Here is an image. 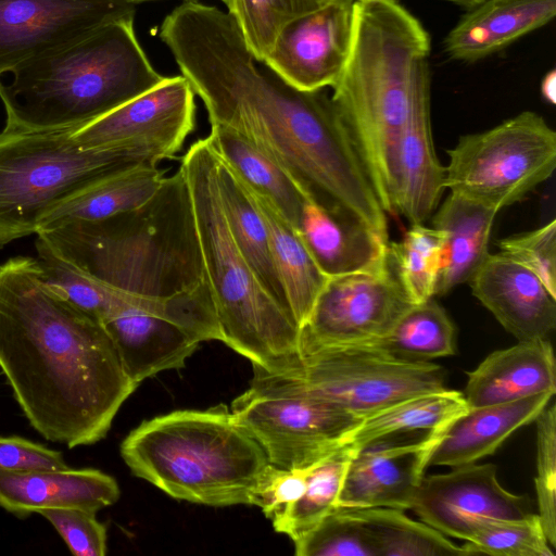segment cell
<instances>
[{
  "label": "cell",
  "instance_id": "cell-1",
  "mask_svg": "<svg viewBox=\"0 0 556 556\" xmlns=\"http://www.w3.org/2000/svg\"><path fill=\"white\" fill-rule=\"evenodd\" d=\"M159 36L210 125L250 140L316 204L389 239L386 212L325 89L300 90L256 60L235 18L214 5L182 1Z\"/></svg>",
  "mask_w": 556,
  "mask_h": 556
},
{
  "label": "cell",
  "instance_id": "cell-2",
  "mask_svg": "<svg viewBox=\"0 0 556 556\" xmlns=\"http://www.w3.org/2000/svg\"><path fill=\"white\" fill-rule=\"evenodd\" d=\"M0 368L30 425L70 448L102 440L138 387L103 325L49 289L27 256L0 265Z\"/></svg>",
  "mask_w": 556,
  "mask_h": 556
},
{
  "label": "cell",
  "instance_id": "cell-3",
  "mask_svg": "<svg viewBox=\"0 0 556 556\" xmlns=\"http://www.w3.org/2000/svg\"><path fill=\"white\" fill-rule=\"evenodd\" d=\"M430 38L397 0H355L349 56L332 104L386 213L396 214L400 141Z\"/></svg>",
  "mask_w": 556,
  "mask_h": 556
},
{
  "label": "cell",
  "instance_id": "cell-4",
  "mask_svg": "<svg viewBox=\"0 0 556 556\" xmlns=\"http://www.w3.org/2000/svg\"><path fill=\"white\" fill-rule=\"evenodd\" d=\"M37 236L81 271L127 294L160 301L212 296L180 167L136 210Z\"/></svg>",
  "mask_w": 556,
  "mask_h": 556
},
{
  "label": "cell",
  "instance_id": "cell-5",
  "mask_svg": "<svg viewBox=\"0 0 556 556\" xmlns=\"http://www.w3.org/2000/svg\"><path fill=\"white\" fill-rule=\"evenodd\" d=\"M134 18L103 24L0 78L5 127L75 130L161 84L166 76L141 48Z\"/></svg>",
  "mask_w": 556,
  "mask_h": 556
},
{
  "label": "cell",
  "instance_id": "cell-6",
  "mask_svg": "<svg viewBox=\"0 0 556 556\" xmlns=\"http://www.w3.org/2000/svg\"><path fill=\"white\" fill-rule=\"evenodd\" d=\"M121 455L134 475L169 496L210 506L250 505L268 465L224 404L143 421L124 439Z\"/></svg>",
  "mask_w": 556,
  "mask_h": 556
},
{
  "label": "cell",
  "instance_id": "cell-7",
  "mask_svg": "<svg viewBox=\"0 0 556 556\" xmlns=\"http://www.w3.org/2000/svg\"><path fill=\"white\" fill-rule=\"evenodd\" d=\"M186 177L206 279L222 342L268 372H282L299 358L300 328L290 311L260 283L227 225L208 137L194 141L179 166Z\"/></svg>",
  "mask_w": 556,
  "mask_h": 556
},
{
  "label": "cell",
  "instance_id": "cell-8",
  "mask_svg": "<svg viewBox=\"0 0 556 556\" xmlns=\"http://www.w3.org/2000/svg\"><path fill=\"white\" fill-rule=\"evenodd\" d=\"M72 129L0 131V249L37 233L43 214L75 190L114 170L162 155L140 144L83 148Z\"/></svg>",
  "mask_w": 556,
  "mask_h": 556
},
{
  "label": "cell",
  "instance_id": "cell-9",
  "mask_svg": "<svg viewBox=\"0 0 556 556\" xmlns=\"http://www.w3.org/2000/svg\"><path fill=\"white\" fill-rule=\"evenodd\" d=\"M445 188L496 211L521 201L556 167V132L535 112L459 137L447 150Z\"/></svg>",
  "mask_w": 556,
  "mask_h": 556
},
{
  "label": "cell",
  "instance_id": "cell-10",
  "mask_svg": "<svg viewBox=\"0 0 556 556\" xmlns=\"http://www.w3.org/2000/svg\"><path fill=\"white\" fill-rule=\"evenodd\" d=\"M263 371L286 387L362 418L409 397L446 389L441 366L402 359L367 345L302 351L289 370Z\"/></svg>",
  "mask_w": 556,
  "mask_h": 556
},
{
  "label": "cell",
  "instance_id": "cell-11",
  "mask_svg": "<svg viewBox=\"0 0 556 556\" xmlns=\"http://www.w3.org/2000/svg\"><path fill=\"white\" fill-rule=\"evenodd\" d=\"M253 369L250 388L232 402L230 410L275 467L296 469L315 464L342 447L346 435L364 419Z\"/></svg>",
  "mask_w": 556,
  "mask_h": 556
},
{
  "label": "cell",
  "instance_id": "cell-12",
  "mask_svg": "<svg viewBox=\"0 0 556 556\" xmlns=\"http://www.w3.org/2000/svg\"><path fill=\"white\" fill-rule=\"evenodd\" d=\"M414 305L390 257L378 268L331 277L300 328L299 353L377 341Z\"/></svg>",
  "mask_w": 556,
  "mask_h": 556
},
{
  "label": "cell",
  "instance_id": "cell-13",
  "mask_svg": "<svg viewBox=\"0 0 556 556\" xmlns=\"http://www.w3.org/2000/svg\"><path fill=\"white\" fill-rule=\"evenodd\" d=\"M194 96L182 75L166 76L153 89L75 129L72 138L83 148L140 144L173 159L194 130Z\"/></svg>",
  "mask_w": 556,
  "mask_h": 556
},
{
  "label": "cell",
  "instance_id": "cell-14",
  "mask_svg": "<svg viewBox=\"0 0 556 556\" xmlns=\"http://www.w3.org/2000/svg\"><path fill=\"white\" fill-rule=\"evenodd\" d=\"M126 0H0V77L112 21L135 17Z\"/></svg>",
  "mask_w": 556,
  "mask_h": 556
},
{
  "label": "cell",
  "instance_id": "cell-15",
  "mask_svg": "<svg viewBox=\"0 0 556 556\" xmlns=\"http://www.w3.org/2000/svg\"><path fill=\"white\" fill-rule=\"evenodd\" d=\"M447 425L417 437H384L355 450L337 507L412 509L431 454Z\"/></svg>",
  "mask_w": 556,
  "mask_h": 556
},
{
  "label": "cell",
  "instance_id": "cell-16",
  "mask_svg": "<svg viewBox=\"0 0 556 556\" xmlns=\"http://www.w3.org/2000/svg\"><path fill=\"white\" fill-rule=\"evenodd\" d=\"M412 509L422 522L463 541L484 518L520 519L531 514L526 497L502 486L493 464L477 463L424 477Z\"/></svg>",
  "mask_w": 556,
  "mask_h": 556
},
{
  "label": "cell",
  "instance_id": "cell-17",
  "mask_svg": "<svg viewBox=\"0 0 556 556\" xmlns=\"http://www.w3.org/2000/svg\"><path fill=\"white\" fill-rule=\"evenodd\" d=\"M352 4L329 1L289 21L262 62L300 90L332 88L350 52Z\"/></svg>",
  "mask_w": 556,
  "mask_h": 556
},
{
  "label": "cell",
  "instance_id": "cell-18",
  "mask_svg": "<svg viewBox=\"0 0 556 556\" xmlns=\"http://www.w3.org/2000/svg\"><path fill=\"white\" fill-rule=\"evenodd\" d=\"M468 282L472 294L518 341L546 339L554 331L556 299L505 253H488Z\"/></svg>",
  "mask_w": 556,
  "mask_h": 556
},
{
  "label": "cell",
  "instance_id": "cell-19",
  "mask_svg": "<svg viewBox=\"0 0 556 556\" xmlns=\"http://www.w3.org/2000/svg\"><path fill=\"white\" fill-rule=\"evenodd\" d=\"M429 87L426 62L416 78L397 156L396 214L410 224L428 219L445 189V167L435 155L432 140Z\"/></svg>",
  "mask_w": 556,
  "mask_h": 556
},
{
  "label": "cell",
  "instance_id": "cell-20",
  "mask_svg": "<svg viewBox=\"0 0 556 556\" xmlns=\"http://www.w3.org/2000/svg\"><path fill=\"white\" fill-rule=\"evenodd\" d=\"M119 494L116 480L93 468L0 470V506L20 518L45 508L97 513Z\"/></svg>",
  "mask_w": 556,
  "mask_h": 556
},
{
  "label": "cell",
  "instance_id": "cell-21",
  "mask_svg": "<svg viewBox=\"0 0 556 556\" xmlns=\"http://www.w3.org/2000/svg\"><path fill=\"white\" fill-rule=\"evenodd\" d=\"M464 397L469 408L556 392L555 356L546 339L518 341L489 354L468 374Z\"/></svg>",
  "mask_w": 556,
  "mask_h": 556
},
{
  "label": "cell",
  "instance_id": "cell-22",
  "mask_svg": "<svg viewBox=\"0 0 556 556\" xmlns=\"http://www.w3.org/2000/svg\"><path fill=\"white\" fill-rule=\"evenodd\" d=\"M318 268L328 277L369 270L389 260V240L364 224L337 216L312 200L296 228Z\"/></svg>",
  "mask_w": 556,
  "mask_h": 556
},
{
  "label": "cell",
  "instance_id": "cell-23",
  "mask_svg": "<svg viewBox=\"0 0 556 556\" xmlns=\"http://www.w3.org/2000/svg\"><path fill=\"white\" fill-rule=\"evenodd\" d=\"M554 393L469 408L453 419L434 447L429 466L457 467L493 454L517 429L534 421Z\"/></svg>",
  "mask_w": 556,
  "mask_h": 556
},
{
  "label": "cell",
  "instance_id": "cell-24",
  "mask_svg": "<svg viewBox=\"0 0 556 556\" xmlns=\"http://www.w3.org/2000/svg\"><path fill=\"white\" fill-rule=\"evenodd\" d=\"M127 377L138 386L167 369L185 366L201 339L179 324L152 314L129 312L103 324Z\"/></svg>",
  "mask_w": 556,
  "mask_h": 556
},
{
  "label": "cell",
  "instance_id": "cell-25",
  "mask_svg": "<svg viewBox=\"0 0 556 556\" xmlns=\"http://www.w3.org/2000/svg\"><path fill=\"white\" fill-rule=\"evenodd\" d=\"M556 0H483L444 40L454 60L473 62L500 51L554 18Z\"/></svg>",
  "mask_w": 556,
  "mask_h": 556
},
{
  "label": "cell",
  "instance_id": "cell-26",
  "mask_svg": "<svg viewBox=\"0 0 556 556\" xmlns=\"http://www.w3.org/2000/svg\"><path fill=\"white\" fill-rule=\"evenodd\" d=\"M165 177L154 163L135 164L101 176L51 206L41 217L37 233L136 210L154 197Z\"/></svg>",
  "mask_w": 556,
  "mask_h": 556
},
{
  "label": "cell",
  "instance_id": "cell-27",
  "mask_svg": "<svg viewBox=\"0 0 556 556\" xmlns=\"http://www.w3.org/2000/svg\"><path fill=\"white\" fill-rule=\"evenodd\" d=\"M37 262L45 283L53 292L102 325L125 313L142 312L176 321L177 301L138 298L81 271L62 258L41 237L36 239Z\"/></svg>",
  "mask_w": 556,
  "mask_h": 556
},
{
  "label": "cell",
  "instance_id": "cell-28",
  "mask_svg": "<svg viewBox=\"0 0 556 556\" xmlns=\"http://www.w3.org/2000/svg\"><path fill=\"white\" fill-rule=\"evenodd\" d=\"M496 211L460 194L450 192L432 218L443 232L442 265L435 295H444L468 282L488 255Z\"/></svg>",
  "mask_w": 556,
  "mask_h": 556
},
{
  "label": "cell",
  "instance_id": "cell-29",
  "mask_svg": "<svg viewBox=\"0 0 556 556\" xmlns=\"http://www.w3.org/2000/svg\"><path fill=\"white\" fill-rule=\"evenodd\" d=\"M245 189L266 225L275 269L292 316L301 328L329 278L316 265L298 230L275 205L264 195Z\"/></svg>",
  "mask_w": 556,
  "mask_h": 556
},
{
  "label": "cell",
  "instance_id": "cell-30",
  "mask_svg": "<svg viewBox=\"0 0 556 556\" xmlns=\"http://www.w3.org/2000/svg\"><path fill=\"white\" fill-rule=\"evenodd\" d=\"M215 178L220 206L237 247L262 287L290 311L273 263L264 219L242 181L216 152Z\"/></svg>",
  "mask_w": 556,
  "mask_h": 556
},
{
  "label": "cell",
  "instance_id": "cell-31",
  "mask_svg": "<svg viewBox=\"0 0 556 556\" xmlns=\"http://www.w3.org/2000/svg\"><path fill=\"white\" fill-rule=\"evenodd\" d=\"M217 155L250 190L267 198L296 229L308 199L274 161L239 132L211 124L207 136Z\"/></svg>",
  "mask_w": 556,
  "mask_h": 556
},
{
  "label": "cell",
  "instance_id": "cell-32",
  "mask_svg": "<svg viewBox=\"0 0 556 556\" xmlns=\"http://www.w3.org/2000/svg\"><path fill=\"white\" fill-rule=\"evenodd\" d=\"M469 409L462 392L444 389L420 394L365 417L345 438L354 450L375 440L439 429Z\"/></svg>",
  "mask_w": 556,
  "mask_h": 556
},
{
  "label": "cell",
  "instance_id": "cell-33",
  "mask_svg": "<svg viewBox=\"0 0 556 556\" xmlns=\"http://www.w3.org/2000/svg\"><path fill=\"white\" fill-rule=\"evenodd\" d=\"M368 533L377 556L465 555L443 533L388 507L349 508Z\"/></svg>",
  "mask_w": 556,
  "mask_h": 556
},
{
  "label": "cell",
  "instance_id": "cell-34",
  "mask_svg": "<svg viewBox=\"0 0 556 556\" xmlns=\"http://www.w3.org/2000/svg\"><path fill=\"white\" fill-rule=\"evenodd\" d=\"M455 327L433 299L412 306L383 338L371 346L406 361L430 362L455 353Z\"/></svg>",
  "mask_w": 556,
  "mask_h": 556
},
{
  "label": "cell",
  "instance_id": "cell-35",
  "mask_svg": "<svg viewBox=\"0 0 556 556\" xmlns=\"http://www.w3.org/2000/svg\"><path fill=\"white\" fill-rule=\"evenodd\" d=\"M355 450L344 445L308 467L303 494L271 519L277 532L299 540L337 507Z\"/></svg>",
  "mask_w": 556,
  "mask_h": 556
},
{
  "label": "cell",
  "instance_id": "cell-36",
  "mask_svg": "<svg viewBox=\"0 0 556 556\" xmlns=\"http://www.w3.org/2000/svg\"><path fill=\"white\" fill-rule=\"evenodd\" d=\"M443 232L410 224L401 241L389 242V257L406 295L420 304L435 295L442 265Z\"/></svg>",
  "mask_w": 556,
  "mask_h": 556
},
{
  "label": "cell",
  "instance_id": "cell-37",
  "mask_svg": "<svg viewBox=\"0 0 556 556\" xmlns=\"http://www.w3.org/2000/svg\"><path fill=\"white\" fill-rule=\"evenodd\" d=\"M325 3V0H230L227 12L235 18L255 59L264 61L289 21Z\"/></svg>",
  "mask_w": 556,
  "mask_h": 556
},
{
  "label": "cell",
  "instance_id": "cell-38",
  "mask_svg": "<svg viewBox=\"0 0 556 556\" xmlns=\"http://www.w3.org/2000/svg\"><path fill=\"white\" fill-rule=\"evenodd\" d=\"M465 555L554 556L538 514L520 519L484 518L462 545Z\"/></svg>",
  "mask_w": 556,
  "mask_h": 556
},
{
  "label": "cell",
  "instance_id": "cell-39",
  "mask_svg": "<svg viewBox=\"0 0 556 556\" xmlns=\"http://www.w3.org/2000/svg\"><path fill=\"white\" fill-rule=\"evenodd\" d=\"M294 546L298 556H377L366 530L343 507L332 509Z\"/></svg>",
  "mask_w": 556,
  "mask_h": 556
},
{
  "label": "cell",
  "instance_id": "cell-40",
  "mask_svg": "<svg viewBox=\"0 0 556 556\" xmlns=\"http://www.w3.org/2000/svg\"><path fill=\"white\" fill-rule=\"evenodd\" d=\"M536 476L539 518L552 547L556 545V406L547 405L536 417Z\"/></svg>",
  "mask_w": 556,
  "mask_h": 556
},
{
  "label": "cell",
  "instance_id": "cell-41",
  "mask_svg": "<svg viewBox=\"0 0 556 556\" xmlns=\"http://www.w3.org/2000/svg\"><path fill=\"white\" fill-rule=\"evenodd\" d=\"M501 252L532 271L556 299V219L497 243Z\"/></svg>",
  "mask_w": 556,
  "mask_h": 556
},
{
  "label": "cell",
  "instance_id": "cell-42",
  "mask_svg": "<svg viewBox=\"0 0 556 556\" xmlns=\"http://www.w3.org/2000/svg\"><path fill=\"white\" fill-rule=\"evenodd\" d=\"M37 514L58 531L70 551L77 556H104L106 528L96 513L81 508H45Z\"/></svg>",
  "mask_w": 556,
  "mask_h": 556
},
{
  "label": "cell",
  "instance_id": "cell-43",
  "mask_svg": "<svg viewBox=\"0 0 556 556\" xmlns=\"http://www.w3.org/2000/svg\"><path fill=\"white\" fill-rule=\"evenodd\" d=\"M308 467L283 469L268 463L251 493L250 505L275 518L303 494Z\"/></svg>",
  "mask_w": 556,
  "mask_h": 556
},
{
  "label": "cell",
  "instance_id": "cell-44",
  "mask_svg": "<svg viewBox=\"0 0 556 556\" xmlns=\"http://www.w3.org/2000/svg\"><path fill=\"white\" fill-rule=\"evenodd\" d=\"M62 453L21 437H0V470L61 469Z\"/></svg>",
  "mask_w": 556,
  "mask_h": 556
},
{
  "label": "cell",
  "instance_id": "cell-45",
  "mask_svg": "<svg viewBox=\"0 0 556 556\" xmlns=\"http://www.w3.org/2000/svg\"><path fill=\"white\" fill-rule=\"evenodd\" d=\"M541 93L546 102L555 104L556 102V72L549 71L541 84Z\"/></svg>",
  "mask_w": 556,
  "mask_h": 556
},
{
  "label": "cell",
  "instance_id": "cell-46",
  "mask_svg": "<svg viewBox=\"0 0 556 556\" xmlns=\"http://www.w3.org/2000/svg\"><path fill=\"white\" fill-rule=\"evenodd\" d=\"M444 1H448L452 3L458 4V5L465 7L467 9H471L483 0H444Z\"/></svg>",
  "mask_w": 556,
  "mask_h": 556
},
{
  "label": "cell",
  "instance_id": "cell-47",
  "mask_svg": "<svg viewBox=\"0 0 556 556\" xmlns=\"http://www.w3.org/2000/svg\"><path fill=\"white\" fill-rule=\"evenodd\" d=\"M126 1H128V2L134 3V4H136V5H137V4H138V3H140V2H144V1H154V0H126ZM182 1H186V0H182Z\"/></svg>",
  "mask_w": 556,
  "mask_h": 556
},
{
  "label": "cell",
  "instance_id": "cell-48",
  "mask_svg": "<svg viewBox=\"0 0 556 556\" xmlns=\"http://www.w3.org/2000/svg\"><path fill=\"white\" fill-rule=\"evenodd\" d=\"M326 2H329V1H342V2H346V3H353L355 0H325Z\"/></svg>",
  "mask_w": 556,
  "mask_h": 556
},
{
  "label": "cell",
  "instance_id": "cell-49",
  "mask_svg": "<svg viewBox=\"0 0 556 556\" xmlns=\"http://www.w3.org/2000/svg\"><path fill=\"white\" fill-rule=\"evenodd\" d=\"M220 1L226 5V8H228L230 0H220Z\"/></svg>",
  "mask_w": 556,
  "mask_h": 556
}]
</instances>
